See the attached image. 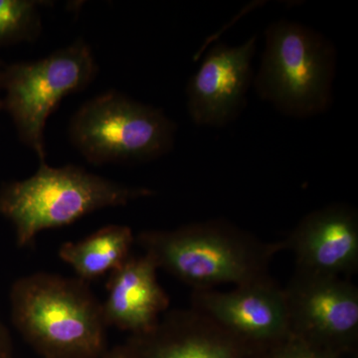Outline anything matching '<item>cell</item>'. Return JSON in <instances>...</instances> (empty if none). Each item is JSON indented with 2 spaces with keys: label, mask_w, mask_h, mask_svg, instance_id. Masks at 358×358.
<instances>
[{
  "label": "cell",
  "mask_w": 358,
  "mask_h": 358,
  "mask_svg": "<svg viewBox=\"0 0 358 358\" xmlns=\"http://www.w3.org/2000/svg\"><path fill=\"white\" fill-rule=\"evenodd\" d=\"M265 358H339L336 355L320 350L317 346L306 343L301 339L289 336L280 345L274 346Z\"/></svg>",
  "instance_id": "cell-15"
},
{
  "label": "cell",
  "mask_w": 358,
  "mask_h": 358,
  "mask_svg": "<svg viewBox=\"0 0 358 358\" xmlns=\"http://www.w3.org/2000/svg\"><path fill=\"white\" fill-rule=\"evenodd\" d=\"M136 236L129 226H105L76 242L59 248L61 260L74 270L78 279L88 282L110 274L131 256Z\"/></svg>",
  "instance_id": "cell-13"
},
{
  "label": "cell",
  "mask_w": 358,
  "mask_h": 358,
  "mask_svg": "<svg viewBox=\"0 0 358 358\" xmlns=\"http://www.w3.org/2000/svg\"><path fill=\"white\" fill-rule=\"evenodd\" d=\"M9 307L13 327L40 358H100L109 348L102 303L77 277H21Z\"/></svg>",
  "instance_id": "cell-1"
},
{
  "label": "cell",
  "mask_w": 358,
  "mask_h": 358,
  "mask_svg": "<svg viewBox=\"0 0 358 358\" xmlns=\"http://www.w3.org/2000/svg\"><path fill=\"white\" fill-rule=\"evenodd\" d=\"M154 194L147 187L129 186L89 173L83 167H52L0 187V216L13 224L16 244L29 246L42 231L63 227L92 212L124 206Z\"/></svg>",
  "instance_id": "cell-3"
},
{
  "label": "cell",
  "mask_w": 358,
  "mask_h": 358,
  "mask_svg": "<svg viewBox=\"0 0 358 358\" xmlns=\"http://www.w3.org/2000/svg\"><path fill=\"white\" fill-rule=\"evenodd\" d=\"M35 0H0V46L31 42L42 29L40 7Z\"/></svg>",
  "instance_id": "cell-14"
},
{
  "label": "cell",
  "mask_w": 358,
  "mask_h": 358,
  "mask_svg": "<svg viewBox=\"0 0 358 358\" xmlns=\"http://www.w3.org/2000/svg\"><path fill=\"white\" fill-rule=\"evenodd\" d=\"M157 264L147 254L131 255L110 273L102 303L107 327L138 336L152 331L169 310V296L157 280Z\"/></svg>",
  "instance_id": "cell-12"
},
{
  "label": "cell",
  "mask_w": 358,
  "mask_h": 358,
  "mask_svg": "<svg viewBox=\"0 0 358 358\" xmlns=\"http://www.w3.org/2000/svg\"><path fill=\"white\" fill-rule=\"evenodd\" d=\"M4 68L6 67H3L0 63V92L2 91V77H3ZM1 109H3V102H2V99L0 98V110Z\"/></svg>",
  "instance_id": "cell-18"
},
{
  "label": "cell",
  "mask_w": 358,
  "mask_h": 358,
  "mask_svg": "<svg viewBox=\"0 0 358 358\" xmlns=\"http://www.w3.org/2000/svg\"><path fill=\"white\" fill-rule=\"evenodd\" d=\"M100 358H138L133 350L126 343L115 345V348H108Z\"/></svg>",
  "instance_id": "cell-17"
},
{
  "label": "cell",
  "mask_w": 358,
  "mask_h": 358,
  "mask_svg": "<svg viewBox=\"0 0 358 358\" xmlns=\"http://www.w3.org/2000/svg\"><path fill=\"white\" fill-rule=\"evenodd\" d=\"M256 37L230 47L218 44L207 54L186 89L187 110L199 126L222 127L243 108L253 78Z\"/></svg>",
  "instance_id": "cell-10"
},
{
  "label": "cell",
  "mask_w": 358,
  "mask_h": 358,
  "mask_svg": "<svg viewBox=\"0 0 358 358\" xmlns=\"http://www.w3.org/2000/svg\"><path fill=\"white\" fill-rule=\"evenodd\" d=\"M192 308L264 350H270L291 336L284 289L271 277L228 292L196 289Z\"/></svg>",
  "instance_id": "cell-8"
},
{
  "label": "cell",
  "mask_w": 358,
  "mask_h": 358,
  "mask_svg": "<svg viewBox=\"0 0 358 358\" xmlns=\"http://www.w3.org/2000/svg\"><path fill=\"white\" fill-rule=\"evenodd\" d=\"M336 51L322 34L292 21L273 23L266 33L255 87L284 114L306 117L324 112L331 101Z\"/></svg>",
  "instance_id": "cell-4"
},
{
  "label": "cell",
  "mask_w": 358,
  "mask_h": 358,
  "mask_svg": "<svg viewBox=\"0 0 358 358\" xmlns=\"http://www.w3.org/2000/svg\"><path fill=\"white\" fill-rule=\"evenodd\" d=\"M284 293L289 334L341 358L358 343V289L348 278L296 271Z\"/></svg>",
  "instance_id": "cell-7"
},
{
  "label": "cell",
  "mask_w": 358,
  "mask_h": 358,
  "mask_svg": "<svg viewBox=\"0 0 358 358\" xmlns=\"http://www.w3.org/2000/svg\"><path fill=\"white\" fill-rule=\"evenodd\" d=\"M281 244L293 252L299 272L348 277L358 268L357 212L346 204L310 212Z\"/></svg>",
  "instance_id": "cell-11"
},
{
  "label": "cell",
  "mask_w": 358,
  "mask_h": 358,
  "mask_svg": "<svg viewBox=\"0 0 358 358\" xmlns=\"http://www.w3.org/2000/svg\"><path fill=\"white\" fill-rule=\"evenodd\" d=\"M124 343L138 358H265L268 352L192 307L166 312L155 329Z\"/></svg>",
  "instance_id": "cell-9"
},
{
  "label": "cell",
  "mask_w": 358,
  "mask_h": 358,
  "mask_svg": "<svg viewBox=\"0 0 358 358\" xmlns=\"http://www.w3.org/2000/svg\"><path fill=\"white\" fill-rule=\"evenodd\" d=\"M96 72L93 52L82 39L47 57L4 68L3 109L10 115L21 141L40 162L46 157L47 120L65 96L89 86Z\"/></svg>",
  "instance_id": "cell-6"
},
{
  "label": "cell",
  "mask_w": 358,
  "mask_h": 358,
  "mask_svg": "<svg viewBox=\"0 0 358 358\" xmlns=\"http://www.w3.org/2000/svg\"><path fill=\"white\" fill-rule=\"evenodd\" d=\"M145 254L179 281L196 289L260 281L268 274L281 242L266 243L227 221L208 220L136 237Z\"/></svg>",
  "instance_id": "cell-2"
},
{
  "label": "cell",
  "mask_w": 358,
  "mask_h": 358,
  "mask_svg": "<svg viewBox=\"0 0 358 358\" xmlns=\"http://www.w3.org/2000/svg\"><path fill=\"white\" fill-rule=\"evenodd\" d=\"M0 358H15L10 333L0 319Z\"/></svg>",
  "instance_id": "cell-16"
},
{
  "label": "cell",
  "mask_w": 358,
  "mask_h": 358,
  "mask_svg": "<svg viewBox=\"0 0 358 358\" xmlns=\"http://www.w3.org/2000/svg\"><path fill=\"white\" fill-rule=\"evenodd\" d=\"M174 136L162 110L115 91L85 103L69 126L73 145L96 166L157 159L173 148Z\"/></svg>",
  "instance_id": "cell-5"
}]
</instances>
